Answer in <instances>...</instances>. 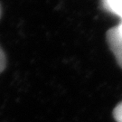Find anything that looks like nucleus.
<instances>
[{
    "instance_id": "7ed1b4c3",
    "label": "nucleus",
    "mask_w": 122,
    "mask_h": 122,
    "mask_svg": "<svg viewBox=\"0 0 122 122\" xmlns=\"http://www.w3.org/2000/svg\"><path fill=\"white\" fill-rule=\"evenodd\" d=\"M113 115H114L115 119L117 120V122H122V102H120V103L115 108Z\"/></svg>"
},
{
    "instance_id": "f03ea898",
    "label": "nucleus",
    "mask_w": 122,
    "mask_h": 122,
    "mask_svg": "<svg viewBox=\"0 0 122 122\" xmlns=\"http://www.w3.org/2000/svg\"><path fill=\"white\" fill-rule=\"evenodd\" d=\"M105 8L122 19V0H103Z\"/></svg>"
},
{
    "instance_id": "20e7f679",
    "label": "nucleus",
    "mask_w": 122,
    "mask_h": 122,
    "mask_svg": "<svg viewBox=\"0 0 122 122\" xmlns=\"http://www.w3.org/2000/svg\"><path fill=\"white\" fill-rule=\"evenodd\" d=\"M6 65V58H5V54L4 51L0 47V73L5 70Z\"/></svg>"
},
{
    "instance_id": "39448f33",
    "label": "nucleus",
    "mask_w": 122,
    "mask_h": 122,
    "mask_svg": "<svg viewBox=\"0 0 122 122\" xmlns=\"http://www.w3.org/2000/svg\"><path fill=\"white\" fill-rule=\"evenodd\" d=\"M1 15H2V8H1V5H0V18H1Z\"/></svg>"
},
{
    "instance_id": "f257e3e1",
    "label": "nucleus",
    "mask_w": 122,
    "mask_h": 122,
    "mask_svg": "<svg viewBox=\"0 0 122 122\" xmlns=\"http://www.w3.org/2000/svg\"><path fill=\"white\" fill-rule=\"evenodd\" d=\"M106 37L109 48L116 57L118 65L122 68V35L119 33L118 27L109 29Z\"/></svg>"
}]
</instances>
